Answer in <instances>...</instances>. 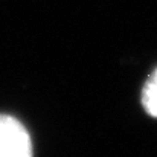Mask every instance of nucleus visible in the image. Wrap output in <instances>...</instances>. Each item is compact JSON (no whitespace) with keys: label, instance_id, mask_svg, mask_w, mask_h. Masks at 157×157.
Segmentation results:
<instances>
[{"label":"nucleus","instance_id":"f257e3e1","mask_svg":"<svg viewBox=\"0 0 157 157\" xmlns=\"http://www.w3.org/2000/svg\"><path fill=\"white\" fill-rule=\"evenodd\" d=\"M0 157H32L28 130L20 121L8 114H0Z\"/></svg>","mask_w":157,"mask_h":157},{"label":"nucleus","instance_id":"f03ea898","mask_svg":"<svg viewBox=\"0 0 157 157\" xmlns=\"http://www.w3.org/2000/svg\"><path fill=\"white\" fill-rule=\"evenodd\" d=\"M142 105L145 108V111L157 117V67L156 70L150 75V78L147 79L144 90H142Z\"/></svg>","mask_w":157,"mask_h":157}]
</instances>
